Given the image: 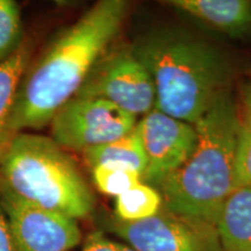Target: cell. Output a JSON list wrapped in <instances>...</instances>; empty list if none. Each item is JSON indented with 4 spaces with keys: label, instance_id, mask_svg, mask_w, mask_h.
Wrapping results in <instances>:
<instances>
[{
    "label": "cell",
    "instance_id": "obj_1",
    "mask_svg": "<svg viewBox=\"0 0 251 251\" xmlns=\"http://www.w3.org/2000/svg\"><path fill=\"white\" fill-rule=\"evenodd\" d=\"M128 11L125 0H101L63 29L25 72L9 121L12 139L50 124L74 99L118 35Z\"/></svg>",
    "mask_w": 251,
    "mask_h": 251
},
{
    "label": "cell",
    "instance_id": "obj_2",
    "mask_svg": "<svg viewBox=\"0 0 251 251\" xmlns=\"http://www.w3.org/2000/svg\"><path fill=\"white\" fill-rule=\"evenodd\" d=\"M152 78L155 108L196 125L228 90L231 65L218 47L179 28L148 34L133 47Z\"/></svg>",
    "mask_w": 251,
    "mask_h": 251
},
{
    "label": "cell",
    "instance_id": "obj_3",
    "mask_svg": "<svg viewBox=\"0 0 251 251\" xmlns=\"http://www.w3.org/2000/svg\"><path fill=\"white\" fill-rule=\"evenodd\" d=\"M240 124L236 102L226 90L194 125L198 140L190 158L157 185L165 207L215 224L236 190L234 161Z\"/></svg>",
    "mask_w": 251,
    "mask_h": 251
},
{
    "label": "cell",
    "instance_id": "obj_4",
    "mask_svg": "<svg viewBox=\"0 0 251 251\" xmlns=\"http://www.w3.org/2000/svg\"><path fill=\"white\" fill-rule=\"evenodd\" d=\"M0 181L21 199L68 218L85 219L94 209L77 163L51 137L15 135L0 156Z\"/></svg>",
    "mask_w": 251,
    "mask_h": 251
},
{
    "label": "cell",
    "instance_id": "obj_5",
    "mask_svg": "<svg viewBox=\"0 0 251 251\" xmlns=\"http://www.w3.org/2000/svg\"><path fill=\"white\" fill-rule=\"evenodd\" d=\"M76 97L105 100L136 118L151 112L156 103L152 78L133 47L105 52Z\"/></svg>",
    "mask_w": 251,
    "mask_h": 251
},
{
    "label": "cell",
    "instance_id": "obj_6",
    "mask_svg": "<svg viewBox=\"0 0 251 251\" xmlns=\"http://www.w3.org/2000/svg\"><path fill=\"white\" fill-rule=\"evenodd\" d=\"M108 228L135 251H221L215 224L164 205L158 214L142 221L113 218Z\"/></svg>",
    "mask_w": 251,
    "mask_h": 251
},
{
    "label": "cell",
    "instance_id": "obj_7",
    "mask_svg": "<svg viewBox=\"0 0 251 251\" xmlns=\"http://www.w3.org/2000/svg\"><path fill=\"white\" fill-rule=\"evenodd\" d=\"M136 124V117L111 102L75 97L56 113L49 125L51 139L59 147L84 153L120 139Z\"/></svg>",
    "mask_w": 251,
    "mask_h": 251
},
{
    "label": "cell",
    "instance_id": "obj_8",
    "mask_svg": "<svg viewBox=\"0 0 251 251\" xmlns=\"http://www.w3.org/2000/svg\"><path fill=\"white\" fill-rule=\"evenodd\" d=\"M0 203L15 251H71L81 242L77 220L21 199L1 181Z\"/></svg>",
    "mask_w": 251,
    "mask_h": 251
},
{
    "label": "cell",
    "instance_id": "obj_9",
    "mask_svg": "<svg viewBox=\"0 0 251 251\" xmlns=\"http://www.w3.org/2000/svg\"><path fill=\"white\" fill-rule=\"evenodd\" d=\"M136 127L147 158L142 181L157 187L192 155L198 140L196 126L153 108Z\"/></svg>",
    "mask_w": 251,
    "mask_h": 251
},
{
    "label": "cell",
    "instance_id": "obj_10",
    "mask_svg": "<svg viewBox=\"0 0 251 251\" xmlns=\"http://www.w3.org/2000/svg\"><path fill=\"white\" fill-rule=\"evenodd\" d=\"M166 4L231 37L242 36L251 30L250 0H171Z\"/></svg>",
    "mask_w": 251,
    "mask_h": 251
},
{
    "label": "cell",
    "instance_id": "obj_11",
    "mask_svg": "<svg viewBox=\"0 0 251 251\" xmlns=\"http://www.w3.org/2000/svg\"><path fill=\"white\" fill-rule=\"evenodd\" d=\"M221 251H251V188H236L216 219Z\"/></svg>",
    "mask_w": 251,
    "mask_h": 251
},
{
    "label": "cell",
    "instance_id": "obj_12",
    "mask_svg": "<svg viewBox=\"0 0 251 251\" xmlns=\"http://www.w3.org/2000/svg\"><path fill=\"white\" fill-rule=\"evenodd\" d=\"M31 45L27 39L17 51L0 63V156L9 141V121L13 112L19 86L30 64Z\"/></svg>",
    "mask_w": 251,
    "mask_h": 251
},
{
    "label": "cell",
    "instance_id": "obj_13",
    "mask_svg": "<svg viewBox=\"0 0 251 251\" xmlns=\"http://www.w3.org/2000/svg\"><path fill=\"white\" fill-rule=\"evenodd\" d=\"M83 156L90 170L96 166H112L129 169L143 176L147 166L142 140L136 126L120 139L87 150Z\"/></svg>",
    "mask_w": 251,
    "mask_h": 251
},
{
    "label": "cell",
    "instance_id": "obj_14",
    "mask_svg": "<svg viewBox=\"0 0 251 251\" xmlns=\"http://www.w3.org/2000/svg\"><path fill=\"white\" fill-rule=\"evenodd\" d=\"M163 205L161 192L141 181L115 198L114 218L122 222L142 221L158 214Z\"/></svg>",
    "mask_w": 251,
    "mask_h": 251
},
{
    "label": "cell",
    "instance_id": "obj_15",
    "mask_svg": "<svg viewBox=\"0 0 251 251\" xmlns=\"http://www.w3.org/2000/svg\"><path fill=\"white\" fill-rule=\"evenodd\" d=\"M25 40L18 4L13 0H0V63L11 57Z\"/></svg>",
    "mask_w": 251,
    "mask_h": 251
},
{
    "label": "cell",
    "instance_id": "obj_16",
    "mask_svg": "<svg viewBox=\"0 0 251 251\" xmlns=\"http://www.w3.org/2000/svg\"><path fill=\"white\" fill-rule=\"evenodd\" d=\"M91 172L93 183L100 192L115 198L142 181V175L129 169L96 166Z\"/></svg>",
    "mask_w": 251,
    "mask_h": 251
},
{
    "label": "cell",
    "instance_id": "obj_17",
    "mask_svg": "<svg viewBox=\"0 0 251 251\" xmlns=\"http://www.w3.org/2000/svg\"><path fill=\"white\" fill-rule=\"evenodd\" d=\"M234 174L236 188H251V122L241 119L235 148Z\"/></svg>",
    "mask_w": 251,
    "mask_h": 251
},
{
    "label": "cell",
    "instance_id": "obj_18",
    "mask_svg": "<svg viewBox=\"0 0 251 251\" xmlns=\"http://www.w3.org/2000/svg\"><path fill=\"white\" fill-rule=\"evenodd\" d=\"M117 246L118 242L108 238L102 231L97 230L86 237L80 251H117Z\"/></svg>",
    "mask_w": 251,
    "mask_h": 251
},
{
    "label": "cell",
    "instance_id": "obj_19",
    "mask_svg": "<svg viewBox=\"0 0 251 251\" xmlns=\"http://www.w3.org/2000/svg\"><path fill=\"white\" fill-rule=\"evenodd\" d=\"M0 251H15L8 222L0 203Z\"/></svg>",
    "mask_w": 251,
    "mask_h": 251
},
{
    "label": "cell",
    "instance_id": "obj_20",
    "mask_svg": "<svg viewBox=\"0 0 251 251\" xmlns=\"http://www.w3.org/2000/svg\"><path fill=\"white\" fill-rule=\"evenodd\" d=\"M242 101L244 106V113H246L244 119L251 122V81L243 86Z\"/></svg>",
    "mask_w": 251,
    "mask_h": 251
},
{
    "label": "cell",
    "instance_id": "obj_21",
    "mask_svg": "<svg viewBox=\"0 0 251 251\" xmlns=\"http://www.w3.org/2000/svg\"><path fill=\"white\" fill-rule=\"evenodd\" d=\"M117 251H135V250L131 249L130 247H128L127 244H125V243H119V242H118Z\"/></svg>",
    "mask_w": 251,
    "mask_h": 251
}]
</instances>
